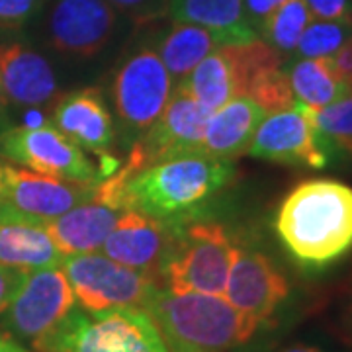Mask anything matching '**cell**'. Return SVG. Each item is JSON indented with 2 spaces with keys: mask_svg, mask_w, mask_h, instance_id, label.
<instances>
[{
  "mask_svg": "<svg viewBox=\"0 0 352 352\" xmlns=\"http://www.w3.org/2000/svg\"><path fill=\"white\" fill-rule=\"evenodd\" d=\"M233 176V161L206 153L182 155L135 175L116 170L96 186V201L120 212H139L166 221L212 198Z\"/></svg>",
  "mask_w": 352,
  "mask_h": 352,
  "instance_id": "6da1fadb",
  "label": "cell"
},
{
  "mask_svg": "<svg viewBox=\"0 0 352 352\" xmlns=\"http://www.w3.org/2000/svg\"><path fill=\"white\" fill-rule=\"evenodd\" d=\"M276 235L303 270H325L352 251V188L314 178L289 190L278 208Z\"/></svg>",
  "mask_w": 352,
  "mask_h": 352,
  "instance_id": "7a4b0ae2",
  "label": "cell"
},
{
  "mask_svg": "<svg viewBox=\"0 0 352 352\" xmlns=\"http://www.w3.org/2000/svg\"><path fill=\"white\" fill-rule=\"evenodd\" d=\"M168 352H227L252 339L258 321L223 296L175 294L157 288L143 307Z\"/></svg>",
  "mask_w": 352,
  "mask_h": 352,
  "instance_id": "3957f363",
  "label": "cell"
},
{
  "mask_svg": "<svg viewBox=\"0 0 352 352\" xmlns=\"http://www.w3.org/2000/svg\"><path fill=\"white\" fill-rule=\"evenodd\" d=\"M30 24L39 45L69 65L100 61L133 25L106 0H43Z\"/></svg>",
  "mask_w": 352,
  "mask_h": 352,
  "instance_id": "277c9868",
  "label": "cell"
},
{
  "mask_svg": "<svg viewBox=\"0 0 352 352\" xmlns=\"http://www.w3.org/2000/svg\"><path fill=\"white\" fill-rule=\"evenodd\" d=\"M32 344L38 352H168L143 309L87 311L76 305Z\"/></svg>",
  "mask_w": 352,
  "mask_h": 352,
  "instance_id": "5b68a950",
  "label": "cell"
},
{
  "mask_svg": "<svg viewBox=\"0 0 352 352\" xmlns=\"http://www.w3.org/2000/svg\"><path fill=\"white\" fill-rule=\"evenodd\" d=\"M173 78L157 51L155 39L135 41L116 61L110 96L116 112V129L124 145L151 127L173 94Z\"/></svg>",
  "mask_w": 352,
  "mask_h": 352,
  "instance_id": "8992f818",
  "label": "cell"
},
{
  "mask_svg": "<svg viewBox=\"0 0 352 352\" xmlns=\"http://www.w3.org/2000/svg\"><path fill=\"white\" fill-rule=\"evenodd\" d=\"M239 247L217 223H190L178 229L173 256L163 270L166 289L175 294L223 296Z\"/></svg>",
  "mask_w": 352,
  "mask_h": 352,
  "instance_id": "52a82bcc",
  "label": "cell"
},
{
  "mask_svg": "<svg viewBox=\"0 0 352 352\" xmlns=\"http://www.w3.org/2000/svg\"><path fill=\"white\" fill-rule=\"evenodd\" d=\"M282 65L284 59L263 39L221 45L175 88L184 90L204 110L214 113L227 102L245 96L247 87L258 73Z\"/></svg>",
  "mask_w": 352,
  "mask_h": 352,
  "instance_id": "ba28073f",
  "label": "cell"
},
{
  "mask_svg": "<svg viewBox=\"0 0 352 352\" xmlns=\"http://www.w3.org/2000/svg\"><path fill=\"white\" fill-rule=\"evenodd\" d=\"M75 298L87 311L143 309L161 288L159 280L100 252L69 254L61 263Z\"/></svg>",
  "mask_w": 352,
  "mask_h": 352,
  "instance_id": "9c48e42d",
  "label": "cell"
},
{
  "mask_svg": "<svg viewBox=\"0 0 352 352\" xmlns=\"http://www.w3.org/2000/svg\"><path fill=\"white\" fill-rule=\"evenodd\" d=\"M212 113L204 110L184 90L175 88L163 113L131 145L127 163L118 168L120 175L139 170L182 155L204 153V133Z\"/></svg>",
  "mask_w": 352,
  "mask_h": 352,
  "instance_id": "30bf717a",
  "label": "cell"
},
{
  "mask_svg": "<svg viewBox=\"0 0 352 352\" xmlns=\"http://www.w3.org/2000/svg\"><path fill=\"white\" fill-rule=\"evenodd\" d=\"M337 151L315 126L314 110L296 104L284 112L268 113L245 155L284 166L321 170L335 159Z\"/></svg>",
  "mask_w": 352,
  "mask_h": 352,
  "instance_id": "8fae6325",
  "label": "cell"
},
{
  "mask_svg": "<svg viewBox=\"0 0 352 352\" xmlns=\"http://www.w3.org/2000/svg\"><path fill=\"white\" fill-rule=\"evenodd\" d=\"M0 155L39 175L82 184H100L104 180L100 168L88 159L87 153L76 147L51 122L38 127L16 126L2 129Z\"/></svg>",
  "mask_w": 352,
  "mask_h": 352,
  "instance_id": "7c38bea8",
  "label": "cell"
},
{
  "mask_svg": "<svg viewBox=\"0 0 352 352\" xmlns=\"http://www.w3.org/2000/svg\"><path fill=\"white\" fill-rule=\"evenodd\" d=\"M75 292L61 266L30 270L22 289L4 311L12 339L36 342L75 307Z\"/></svg>",
  "mask_w": 352,
  "mask_h": 352,
  "instance_id": "4fadbf2b",
  "label": "cell"
},
{
  "mask_svg": "<svg viewBox=\"0 0 352 352\" xmlns=\"http://www.w3.org/2000/svg\"><path fill=\"white\" fill-rule=\"evenodd\" d=\"M51 122L76 147L100 159L102 178L112 176L122 166L112 149L118 138L116 122L98 88H78L61 94L53 106Z\"/></svg>",
  "mask_w": 352,
  "mask_h": 352,
  "instance_id": "5bb4252c",
  "label": "cell"
},
{
  "mask_svg": "<svg viewBox=\"0 0 352 352\" xmlns=\"http://www.w3.org/2000/svg\"><path fill=\"white\" fill-rule=\"evenodd\" d=\"M96 186L4 164V212L43 223L96 201Z\"/></svg>",
  "mask_w": 352,
  "mask_h": 352,
  "instance_id": "9a60e30c",
  "label": "cell"
},
{
  "mask_svg": "<svg viewBox=\"0 0 352 352\" xmlns=\"http://www.w3.org/2000/svg\"><path fill=\"white\" fill-rule=\"evenodd\" d=\"M176 241L178 229L173 223L139 212H122L100 251L116 263L159 280L175 252Z\"/></svg>",
  "mask_w": 352,
  "mask_h": 352,
  "instance_id": "2e32d148",
  "label": "cell"
},
{
  "mask_svg": "<svg viewBox=\"0 0 352 352\" xmlns=\"http://www.w3.org/2000/svg\"><path fill=\"white\" fill-rule=\"evenodd\" d=\"M0 85L6 100L22 108H43L61 96V82L50 59L25 41L0 43Z\"/></svg>",
  "mask_w": 352,
  "mask_h": 352,
  "instance_id": "e0dca14e",
  "label": "cell"
},
{
  "mask_svg": "<svg viewBox=\"0 0 352 352\" xmlns=\"http://www.w3.org/2000/svg\"><path fill=\"white\" fill-rule=\"evenodd\" d=\"M288 294V280L264 252L241 249L227 278L223 292L227 302L263 325Z\"/></svg>",
  "mask_w": 352,
  "mask_h": 352,
  "instance_id": "ac0fdd59",
  "label": "cell"
},
{
  "mask_svg": "<svg viewBox=\"0 0 352 352\" xmlns=\"http://www.w3.org/2000/svg\"><path fill=\"white\" fill-rule=\"evenodd\" d=\"M120 215V210H113L100 201H88L55 219L43 221V227L63 256L85 254L100 251Z\"/></svg>",
  "mask_w": 352,
  "mask_h": 352,
  "instance_id": "d6986e66",
  "label": "cell"
},
{
  "mask_svg": "<svg viewBox=\"0 0 352 352\" xmlns=\"http://www.w3.org/2000/svg\"><path fill=\"white\" fill-rule=\"evenodd\" d=\"M266 112L249 96H237L215 110L206 126L204 153L233 161L245 155Z\"/></svg>",
  "mask_w": 352,
  "mask_h": 352,
  "instance_id": "ffe728a7",
  "label": "cell"
},
{
  "mask_svg": "<svg viewBox=\"0 0 352 352\" xmlns=\"http://www.w3.org/2000/svg\"><path fill=\"white\" fill-rule=\"evenodd\" d=\"M63 258L43 223L0 212V264L38 270L61 266Z\"/></svg>",
  "mask_w": 352,
  "mask_h": 352,
  "instance_id": "44dd1931",
  "label": "cell"
},
{
  "mask_svg": "<svg viewBox=\"0 0 352 352\" xmlns=\"http://www.w3.org/2000/svg\"><path fill=\"white\" fill-rule=\"evenodd\" d=\"M157 51L173 80L180 82L217 47L229 45L227 39L210 28L173 22L155 41Z\"/></svg>",
  "mask_w": 352,
  "mask_h": 352,
  "instance_id": "7402d4cb",
  "label": "cell"
},
{
  "mask_svg": "<svg viewBox=\"0 0 352 352\" xmlns=\"http://www.w3.org/2000/svg\"><path fill=\"white\" fill-rule=\"evenodd\" d=\"M170 22H186L210 28L233 43L261 39L245 20L243 0H168Z\"/></svg>",
  "mask_w": 352,
  "mask_h": 352,
  "instance_id": "603a6c76",
  "label": "cell"
},
{
  "mask_svg": "<svg viewBox=\"0 0 352 352\" xmlns=\"http://www.w3.org/2000/svg\"><path fill=\"white\" fill-rule=\"evenodd\" d=\"M284 69L288 73L296 104L307 106L311 110H321L351 94L331 57L294 59L292 63L284 65Z\"/></svg>",
  "mask_w": 352,
  "mask_h": 352,
  "instance_id": "cb8c5ba5",
  "label": "cell"
},
{
  "mask_svg": "<svg viewBox=\"0 0 352 352\" xmlns=\"http://www.w3.org/2000/svg\"><path fill=\"white\" fill-rule=\"evenodd\" d=\"M314 22L305 0H286L263 25L258 38L286 61L292 59L305 28Z\"/></svg>",
  "mask_w": 352,
  "mask_h": 352,
  "instance_id": "d4e9b609",
  "label": "cell"
},
{
  "mask_svg": "<svg viewBox=\"0 0 352 352\" xmlns=\"http://www.w3.org/2000/svg\"><path fill=\"white\" fill-rule=\"evenodd\" d=\"M352 38V24L349 22H329L314 20L305 28L298 41V47L292 59H317L331 57Z\"/></svg>",
  "mask_w": 352,
  "mask_h": 352,
  "instance_id": "484cf974",
  "label": "cell"
},
{
  "mask_svg": "<svg viewBox=\"0 0 352 352\" xmlns=\"http://www.w3.org/2000/svg\"><path fill=\"white\" fill-rule=\"evenodd\" d=\"M284 65L278 69L263 71L261 75L254 76L245 92V96L256 102L266 112V116L284 112V110H289L296 106V98H294V92L289 87V78Z\"/></svg>",
  "mask_w": 352,
  "mask_h": 352,
  "instance_id": "4316f807",
  "label": "cell"
},
{
  "mask_svg": "<svg viewBox=\"0 0 352 352\" xmlns=\"http://www.w3.org/2000/svg\"><path fill=\"white\" fill-rule=\"evenodd\" d=\"M314 120L323 138L339 151L352 155V92L321 110H314Z\"/></svg>",
  "mask_w": 352,
  "mask_h": 352,
  "instance_id": "83f0119b",
  "label": "cell"
},
{
  "mask_svg": "<svg viewBox=\"0 0 352 352\" xmlns=\"http://www.w3.org/2000/svg\"><path fill=\"white\" fill-rule=\"evenodd\" d=\"M133 25H149L168 16V0H106Z\"/></svg>",
  "mask_w": 352,
  "mask_h": 352,
  "instance_id": "f1b7e54d",
  "label": "cell"
},
{
  "mask_svg": "<svg viewBox=\"0 0 352 352\" xmlns=\"http://www.w3.org/2000/svg\"><path fill=\"white\" fill-rule=\"evenodd\" d=\"M43 0H0V30H22L36 18Z\"/></svg>",
  "mask_w": 352,
  "mask_h": 352,
  "instance_id": "f546056e",
  "label": "cell"
},
{
  "mask_svg": "<svg viewBox=\"0 0 352 352\" xmlns=\"http://www.w3.org/2000/svg\"><path fill=\"white\" fill-rule=\"evenodd\" d=\"M314 20L352 24V0H305Z\"/></svg>",
  "mask_w": 352,
  "mask_h": 352,
  "instance_id": "4dcf8cb0",
  "label": "cell"
},
{
  "mask_svg": "<svg viewBox=\"0 0 352 352\" xmlns=\"http://www.w3.org/2000/svg\"><path fill=\"white\" fill-rule=\"evenodd\" d=\"M28 274H30V270H25V268L0 264V314H4L8 309L16 294L24 286Z\"/></svg>",
  "mask_w": 352,
  "mask_h": 352,
  "instance_id": "1f68e13d",
  "label": "cell"
},
{
  "mask_svg": "<svg viewBox=\"0 0 352 352\" xmlns=\"http://www.w3.org/2000/svg\"><path fill=\"white\" fill-rule=\"evenodd\" d=\"M284 2L286 0H243L245 20L256 32V36L261 34L266 20L276 12Z\"/></svg>",
  "mask_w": 352,
  "mask_h": 352,
  "instance_id": "d6a6232c",
  "label": "cell"
},
{
  "mask_svg": "<svg viewBox=\"0 0 352 352\" xmlns=\"http://www.w3.org/2000/svg\"><path fill=\"white\" fill-rule=\"evenodd\" d=\"M331 59H333V65H335L337 73L342 78V82L352 92V38L337 53H333Z\"/></svg>",
  "mask_w": 352,
  "mask_h": 352,
  "instance_id": "836d02e7",
  "label": "cell"
},
{
  "mask_svg": "<svg viewBox=\"0 0 352 352\" xmlns=\"http://www.w3.org/2000/svg\"><path fill=\"white\" fill-rule=\"evenodd\" d=\"M0 352H28V351H25L20 342H16L10 335L0 333Z\"/></svg>",
  "mask_w": 352,
  "mask_h": 352,
  "instance_id": "e575fe53",
  "label": "cell"
},
{
  "mask_svg": "<svg viewBox=\"0 0 352 352\" xmlns=\"http://www.w3.org/2000/svg\"><path fill=\"white\" fill-rule=\"evenodd\" d=\"M280 352H325L321 346H315V344H292L288 349Z\"/></svg>",
  "mask_w": 352,
  "mask_h": 352,
  "instance_id": "d590c367",
  "label": "cell"
},
{
  "mask_svg": "<svg viewBox=\"0 0 352 352\" xmlns=\"http://www.w3.org/2000/svg\"><path fill=\"white\" fill-rule=\"evenodd\" d=\"M4 210V164H0V212Z\"/></svg>",
  "mask_w": 352,
  "mask_h": 352,
  "instance_id": "8d00e7d4",
  "label": "cell"
},
{
  "mask_svg": "<svg viewBox=\"0 0 352 352\" xmlns=\"http://www.w3.org/2000/svg\"><path fill=\"white\" fill-rule=\"evenodd\" d=\"M6 96H4V90H2V85H0V124H2V120H4V113H6Z\"/></svg>",
  "mask_w": 352,
  "mask_h": 352,
  "instance_id": "74e56055",
  "label": "cell"
},
{
  "mask_svg": "<svg viewBox=\"0 0 352 352\" xmlns=\"http://www.w3.org/2000/svg\"><path fill=\"white\" fill-rule=\"evenodd\" d=\"M346 315H349V323H351V327H352V282H351V288H349V303H346Z\"/></svg>",
  "mask_w": 352,
  "mask_h": 352,
  "instance_id": "f35d334b",
  "label": "cell"
}]
</instances>
